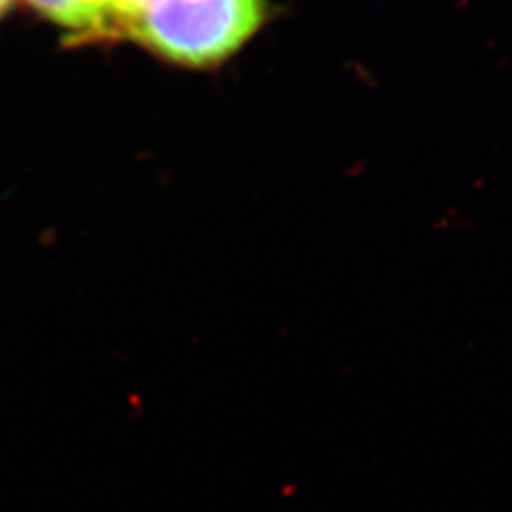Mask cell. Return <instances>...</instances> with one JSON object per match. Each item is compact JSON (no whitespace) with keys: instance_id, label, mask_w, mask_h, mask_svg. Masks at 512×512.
<instances>
[{"instance_id":"1","label":"cell","mask_w":512,"mask_h":512,"mask_svg":"<svg viewBox=\"0 0 512 512\" xmlns=\"http://www.w3.org/2000/svg\"><path fill=\"white\" fill-rule=\"evenodd\" d=\"M272 18L268 0H150L131 27L150 52L184 69H217Z\"/></svg>"},{"instance_id":"2","label":"cell","mask_w":512,"mask_h":512,"mask_svg":"<svg viewBox=\"0 0 512 512\" xmlns=\"http://www.w3.org/2000/svg\"><path fill=\"white\" fill-rule=\"evenodd\" d=\"M40 16L74 37H114L126 33L114 0H25Z\"/></svg>"},{"instance_id":"3","label":"cell","mask_w":512,"mask_h":512,"mask_svg":"<svg viewBox=\"0 0 512 512\" xmlns=\"http://www.w3.org/2000/svg\"><path fill=\"white\" fill-rule=\"evenodd\" d=\"M118 16L124 23V29L131 31V27L137 23V19L143 16V12L147 10L150 0H114Z\"/></svg>"},{"instance_id":"4","label":"cell","mask_w":512,"mask_h":512,"mask_svg":"<svg viewBox=\"0 0 512 512\" xmlns=\"http://www.w3.org/2000/svg\"><path fill=\"white\" fill-rule=\"evenodd\" d=\"M10 6H12V0H0V18L8 12Z\"/></svg>"}]
</instances>
